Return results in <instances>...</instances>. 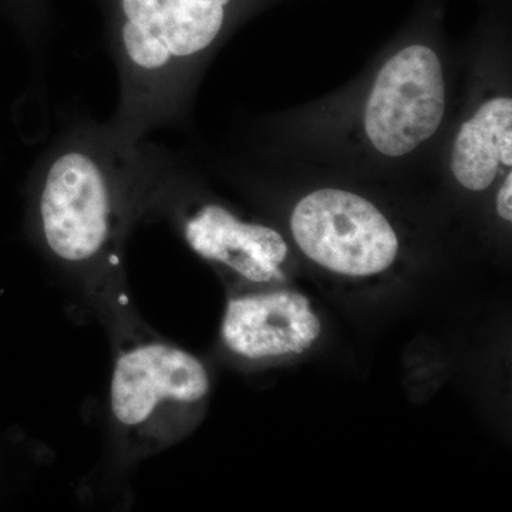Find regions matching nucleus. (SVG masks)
I'll list each match as a JSON object with an SVG mask.
<instances>
[{"instance_id":"obj_7","label":"nucleus","mask_w":512,"mask_h":512,"mask_svg":"<svg viewBox=\"0 0 512 512\" xmlns=\"http://www.w3.org/2000/svg\"><path fill=\"white\" fill-rule=\"evenodd\" d=\"M448 170L463 190L480 194L512 171V99L491 93L476 104L458 126Z\"/></svg>"},{"instance_id":"obj_4","label":"nucleus","mask_w":512,"mask_h":512,"mask_svg":"<svg viewBox=\"0 0 512 512\" xmlns=\"http://www.w3.org/2000/svg\"><path fill=\"white\" fill-rule=\"evenodd\" d=\"M446 64L436 46L397 47L373 74L357 110L356 131L373 156L400 161L440 133L450 100Z\"/></svg>"},{"instance_id":"obj_3","label":"nucleus","mask_w":512,"mask_h":512,"mask_svg":"<svg viewBox=\"0 0 512 512\" xmlns=\"http://www.w3.org/2000/svg\"><path fill=\"white\" fill-rule=\"evenodd\" d=\"M210 392L208 370L187 350L150 336L126 339L111 376V420L130 453L150 456L197 426Z\"/></svg>"},{"instance_id":"obj_6","label":"nucleus","mask_w":512,"mask_h":512,"mask_svg":"<svg viewBox=\"0 0 512 512\" xmlns=\"http://www.w3.org/2000/svg\"><path fill=\"white\" fill-rule=\"evenodd\" d=\"M322 323L299 292H245L232 296L222 319V342L247 360L301 355L319 339Z\"/></svg>"},{"instance_id":"obj_5","label":"nucleus","mask_w":512,"mask_h":512,"mask_svg":"<svg viewBox=\"0 0 512 512\" xmlns=\"http://www.w3.org/2000/svg\"><path fill=\"white\" fill-rule=\"evenodd\" d=\"M293 241L313 264L350 278L387 271L400 251L399 235L379 207L345 188H316L289 217Z\"/></svg>"},{"instance_id":"obj_1","label":"nucleus","mask_w":512,"mask_h":512,"mask_svg":"<svg viewBox=\"0 0 512 512\" xmlns=\"http://www.w3.org/2000/svg\"><path fill=\"white\" fill-rule=\"evenodd\" d=\"M147 144L121 143L106 124L83 121L37 161V234L64 268L93 278L119 274L128 231L144 215Z\"/></svg>"},{"instance_id":"obj_2","label":"nucleus","mask_w":512,"mask_h":512,"mask_svg":"<svg viewBox=\"0 0 512 512\" xmlns=\"http://www.w3.org/2000/svg\"><path fill=\"white\" fill-rule=\"evenodd\" d=\"M251 0H109L120 97L110 133L124 144L180 123L202 70Z\"/></svg>"},{"instance_id":"obj_8","label":"nucleus","mask_w":512,"mask_h":512,"mask_svg":"<svg viewBox=\"0 0 512 512\" xmlns=\"http://www.w3.org/2000/svg\"><path fill=\"white\" fill-rule=\"evenodd\" d=\"M495 212L504 222L512 221V171H508L498 184L495 194Z\"/></svg>"}]
</instances>
